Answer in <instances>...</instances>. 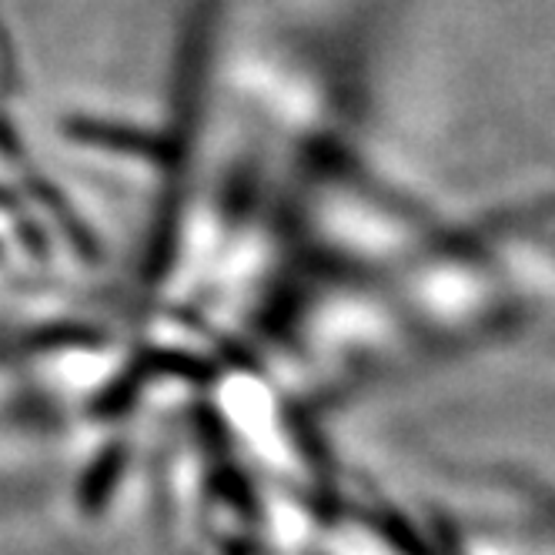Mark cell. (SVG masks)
Returning <instances> with one entry per match:
<instances>
[]
</instances>
